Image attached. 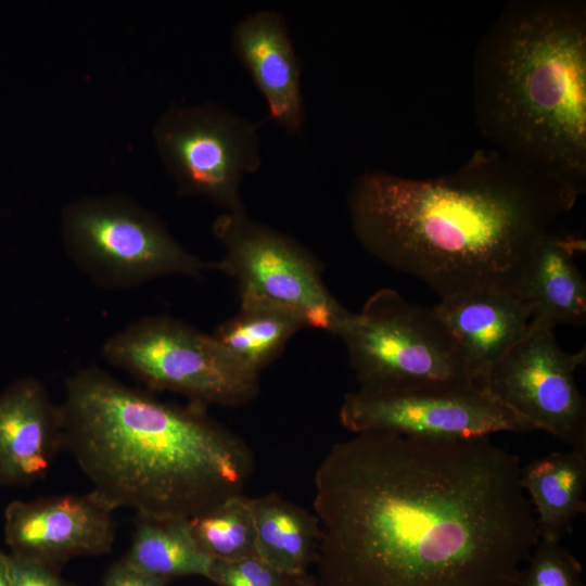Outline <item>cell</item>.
Instances as JSON below:
<instances>
[{"label":"cell","instance_id":"6da1fadb","mask_svg":"<svg viewBox=\"0 0 586 586\" xmlns=\"http://www.w3.org/2000/svg\"><path fill=\"white\" fill-rule=\"evenodd\" d=\"M519 457L489 436L335 443L314 476L320 586H515L538 543Z\"/></svg>","mask_w":586,"mask_h":586},{"label":"cell","instance_id":"7a4b0ae2","mask_svg":"<svg viewBox=\"0 0 586 586\" xmlns=\"http://www.w3.org/2000/svg\"><path fill=\"white\" fill-rule=\"evenodd\" d=\"M578 196L494 149H479L437 177L365 171L346 204L367 252L445 300L486 291L521 296L536 244Z\"/></svg>","mask_w":586,"mask_h":586},{"label":"cell","instance_id":"3957f363","mask_svg":"<svg viewBox=\"0 0 586 586\" xmlns=\"http://www.w3.org/2000/svg\"><path fill=\"white\" fill-rule=\"evenodd\" d=\"M60 407L63 449L114 510L190 521L253 473L250 446L205 406L162 402L97 367L66 380Z\"/></svg>","mask_w":586,"mask_h":586},{"label":"cell","instance_id":"277c9868","mask_svg":"<svg viewBox=\"0 0 586 586\" xmlns=\"http://www.w3.org/2000/svg\"><path fill=\"white\" fill-rule=\"evenodd\" d=\"M476 126L510 161L586 189V3L513 0L475 49Z\"/></svg>","mask_w":586,"mask_h":586},{"label":"cell","instance_id":"5b68a950","mask_svg":"<svg viewBox=\"0 0 586 586\" xmlns=\"http://www.w3.org/2000/svg\"><path fill=\"white\" fill-rule=\"evenodd\" d=\"M337 336L361 393L481 388L433 309L392 289L373 293Z\"/></svg>","mask_w":586,"mask_h":586},{"label":"cell","instance_id":"8992f818","mask_svg":"<svg viewBox=\"0 0 586 586\" xmlns=\"http://www.w3.org/2000/svg\"><path fill=\"white\" fill-rule=\"evenodd\" d=\"M61 232L72 260L110 289L168 275L199 278L211 268L181 246L153 213L126 195L85 196L66 204Z\"/></svg>","mask_w":586,"mask_h":586},{"label":"cell","instance_id":"52a82bcc","mask_svg":"<svg viewBox=\"0 0 586 586\" xmlns=\"http://www.w3.org/2000/svg\"><path fill=\"white\" fill-rule=\"evenodd\" d=\"M102 355L149 387L205 407L244 405L259 390V377L235 364L212 334L167 316L128 324L104 342Z\"/></svg>","mask_w":586,"mask_h":586},{"label":"cell","instance_id":"ba28073f","mask_svg":"<svg viewBox=\"0 0 586 586\" xmlns=\"http://www.w3.org/2000/svg\"><path fill=\"white\" fill-rule=\"evenodd\" d=\"M213 232L225 255L211 268L235 279L240 301L283 306L301 315L307 327L337 336L352 313L331 294L310 251L246 212L218 216Z\"/></svg>","mask_w":586,"mask_h":586},{"label":"cell","instance_id":"9c48e42d","mask_svg":"<svg viewBox=\"0 0 586 586\" xmlns=\"http://www.w3.org/2000/svg\"><path fill=\"white\" fill-rule=\"evenodd\" d=\"M258 128L218 103L175 104L157 118L153 139L179 194L245 213L241 181L262 164Z\"/></svg>","mask_w":586,"mask_h":586},{"label":"cell","instance_id":"30bf717a","mask_svg":"<svg viewBox=\"0 0 586 586\" xmlns=\"http://www.w3.org/2000/svg\"><path fill=\"white\" fill-rule=\"evenodd\" d=\"M553 331L530 322L525 335L492 369L487 388L535 430L571 447L586 446V400L575 382L586 351H563Z\"/></svg>","mask_w":586,"mask_h":586},{"label":"cell","instance_id":"8fae6325","mask_svg":"<svg viewBox=\"0 0 586 586\" xmlns=\"http://www.w3.org/2000/svg\"><path fill=\"white\" fill-rule=\"evenodd\" d=\"M340 421L353 433L390 431L403 435L458 440L498 432H528L534 426L486 388L398 394L345 395Z\"/></svg>","mask_w":586,"mask_h":586},{"label":"cell","instance_id":"7c38bea8","mask_svg":"<svg viewBox=\"0 0 586 586\" xmlns=\"http://www.w3.org/2000/svg\"><path fill=\"white\" fill-rule=\"evenodd\" d=\"M113 511L93 491L12 500L3 514L9 555L58 571L73 558L105 555L115 540Z\"/></svg>","mask_w":586,"mask_h":586},{"label":"cell","instance_id":"4fadbf2b","mask_svg":"<svg viewBox=\"0 0 586 586\" xmlns=\"http://www.w3.org/2000/svg\"><path fill=\"white\" fill-rule=\"evenodd\" d=\"M231 47L271 118L289 135L298 133L305 123L303 66L284 15L270 9L246 14L233 26Z\"/></svg>","mask_w":586,"mask_h":586},{"label":"cell","instance_id":"5bb4252c","mask_svg":"<svg viewBox=\"0 0 586 586\" xmlns=\"http://www.w3.org/2000/svg\"><path fill=\"white\" fill-rule=\"evenodd\" d=\"M61 449V407L39 380L22 378L0 392V486L41 480Z\"/></svg>","mask_w":586,"mask_h":586},{"label":"cell","instance_id":"9a60e30c","mask_svg":"<svg viewBox=\"0 0 586 586\" xmlns=\"http://www.w3.org/2000/svg\"><path fill=\"white\" fill-rule=\"evenodd\" d=\"M453 336L481 388L494 366L525 335L532 309L520 295L477 292L441 300L432 307Z\"/></svg>","mask_w":586,"mask_h":586},{"label":"cell","instance_id":"2e32d148","mask_svg":"<svg viewBox=\"0 0 586 586\" xmlns=\"http://www.w3.org/2000/svg\"><path fill=\"white\" fill-rule=\"evenodd\" d=\"M582 252L581 235L549 231L536 244L521 292L532 309V323L552 330L561 324L585 326L586 281L575 262Z\"/></svg>","mask_w":586,"mask_h":586},{"label":"cell","instance_id":"e0dca14e","mask_svg":"<svg viewBox=\"0 0 586 586\" xmlns=\"http://www.w3.org/2000/svg\"><path fill=\"white\" fill-rule=\"evenodd\" d=\"M539 539L561 540L586 511V446L553 451L521 470Z\"/></svg>","mask_w":586,"mask_h":586},{"label":"cell","instance_id":"ac0fdd59","mask_svg":"<svg viewBox=\"0 0 586 586\" xmlns=\"http://www.w3.org/2000/svg\"><path fill=\"white\" fill-rule=\"evenodd\" d=\"M251 506L257 556L286 575L308 572L321 536L316 514L277 494L251 498Z\"/></svg>","mask_w":586,"mask_h":586},{"label":"cell","instance_id":"d6986e66","mask_svg":"<svg viewBox=\"0 0 586 586\" xmlns=\"http://www.w3.org/2000/svg\"><path fill=\"white\" fill-rule=\"evenodd\" d=\"M307 327L297 313L280 305L240 301L239 311L219 324L212 336L249 373L259 377L284 349L289 340Z\"/></svg>","mask_w":586,"mask_h":586},{"label":"cell","instance_id":"ffe728a7","mask_svg":"<svg viewBox=\"0 0 586 586\" xmlns=\"http://www.w3.org/2000/svg\"><path fill=\"white\" fill-rule=\"evenodd\" d=\"M124 559L144 573L170 582L182 576L207 577L212 563L198 548L189 521L141 515L137 517Z\"/></svg>","mask_w":586,"mask_h":586},{"label":"cell","instance_id":"44dd1931","mask_svg":"<svg viewBox=\"0 0 586 586\" xmlns=\"http://www.w3.org/2000/svg\"><path fill=\"white\" fill-rule=\"evenodd\" d=\"M189 522L198 548L212 560L257 556L251 498L242 494L228 498Z\"/></svg>","mask_w":586,"mask_h":586},{"label":"cell","instance_id":"7402d4cb","mask_svg":"<svg viewBox=\"0 0 586 586\" xmlns=\"http://www.w3.org/2000/svg\"><path fill=\"white\" fill-rule=\"evenodd\" d=\"M515 586H586L579 561L561 540L538 539Z\"/></svg>","mask_w":586,"mask_h":586},{"label":"cell","instance_id":"603a6c76","mask_svg":"<svg viewBox=\"0 0 586 586\" xmlns=\"http://www.w3.org/2000/svg\"><path fill=\"white\" fill-rule=\"evenodd\" d=\"M217 586H286L289 575L259 557L212 560L207 577Z\"/></svg>","mask_w":586,"mask_h":586},{"label":"cell","instance_id":"cb8c5ba5","mask_svg":"<svg viewBox=\"0 0 586 586\" xmlns=\"http://www.w3.org/2000/svg\"><path fill=\"white\" fill-rule=\"evenodd\" d=\"M9 568L12 586H68L58 570L43 564L9 555Z\"/></svg>","mask_w":586,"mask_h":586},{"label":"cell","instance_id":"d4e9b609","mask_svg":"<svg viewBox=\"0 0 586 586\" xmlns=\"http://www.w3.org/2000/svg\"><path fill=\"white\" fill-rule=\"evenodd\" d=\"M169 583L138 570L124 558L109 569L103 579V586H168Z\"/></svg>","mask_w":586,"mask_h":586},{"label":"cell","instance_id":"484cf974","mask_svg":"<svg viewBox=\"0 0 586 586\" xmlns=\"http://www.w3.org/2000/svg\"><path fill=\"white\" fill-rule=\"evenodd\" d=\"M286 586H320L315 574H309L308 572L289 575Z\"/></svg>","mask_w":586,"mask_h":586},{"label":"cell","instance_id":"4316f807","mask_svg":"<svg viewBox=\"0 0 586 586\" xmlns=\"http://www.w3.org/2000/svg\"><path fill=\"white\" fill-rule=\"evenodd\" d=\"M0 586H12L9 555L0 550Z\"/></svg>","mask_w":586,"mask_h":586}]
</instances>
